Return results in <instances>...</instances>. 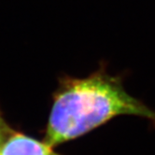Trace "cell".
Wrapping results in <instances>:
<instances>
[{"label": "cell", "mask_w": 155, "mask_h": 155, "mask_svg": "<svg viewBox=\"0 0 155 155\" xmlns=\"http://www.w3.org/2000/svg\"><path fill=\"white\" fill-rule=\"evenodd\" d=\"M0 155H61L48 141L13 130L0 148Z\"/></svg>", "instance_id": "2"}, {"label": "cell", "mask_w": 155, "mask_h": 155, "mask_svg": "<svg viewBox=\"0 0 155 155\" xmlns=\"http://www.w3.org/2000/svg\"><path fill=\"white\" fill-rule=\"evenodd\" d=\"M13 131V129L10 127L8 124V121L4 118L1 109H0V148H1L3 142L7 138V137Z\"/></svg>", "instance_id": "3"}, {"label": "cell", "mask_w": 155, "mask_h": 155, "mask_svg": "<svg viewBox=\"0 0 155 155\" xmlns=\"http://www.w3.org/2000/svg\"><path fill=\"white\" fill-rule=\"evenodd\" d=\"M121 115L146 119L155 127V110L129 94L123 79L109 74L105 64L85 78L65 75L52 94L44 139L55 147Z\"/></svg>", "instance_id": "1"}]
</instances>
